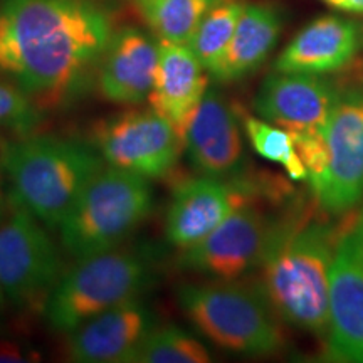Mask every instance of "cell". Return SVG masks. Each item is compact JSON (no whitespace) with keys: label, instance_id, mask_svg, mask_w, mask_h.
<instances>
[{"label":"cell","instance_id":"cell-12","mask_svg":"<svg viewBox=\"0 0 363 363\" xmlns=\"http://www.w3.org/2000/svg\"><path fill=\"white\" fill-rule=\"evenodd\" d=\"M254 189L224 177L202 175L175 190L165 219V235L174 246L187 249L220 225L235 208L254 201Z\"/></svg>","mask_w":363,"mask_h":363},{"label":"cell","instance_id":"cell-29","mask_svg":"<svg viewBox=\"0 0 363 363\" xmlns=\"http://www.w3.org/2000/svg\"><path fill=\"white\" fill-rule=\"evenodd\" d=\"M4 299H6V294H4L2 289H0V310H2V306H4Z\"/></svg>","mask_w":363,"mask_h":363},{"label":"cell","instance_id":"cell-8","mask_svg":"<svg viewBox=\"0 0 363 363\" xmlns=\"http://www.w3.org/2000/svg\"><path fill=\"white\" fill-rule=\"evenodd\" d=\"M43 225L16 203L0 220V289L19 306L45 301L61 278V256Z\"/></svg>","mask_w":363,"mask_h":363},{"label":"cell","instance_id":"cell-22","mask_svg":"<svg viewBox=\"0 0 363 363\" xmlns=\"http://www.w3.org/2000/svg\"><path fill=\"white\" fill-rule=\"evenodd\" d=\"M238 111L242 118V128L257 155L283 167L291 180H308L306 167L299 157L291 131L272 125L261 116L256 118L242 110Z\"/></svg>","mask_w":363,"mask_h":363},{"label":"cell","instance_id":"cell-16","mask_svg":"<svg viewBox=\"0 0 363 363\" xmlns=\"http://www.w3.org/2000/svg\"><path fill=\"white\" fill-rule=\"evenodd\" d=\"M158 66L150 108L174 126L180 138L208 91L207 69L189 44L158 40Z\"/></svg>","mask_w":363,"mask_h":363},{"label":"cell","instance_id":"cell-3","mask_svg":"<svg viewBox=\"0 0 363 363\" xmlns=\"http://www.w3.org/2000/svg\"><path fill=\"white\" fill-rule=\"evenodd\" d=\"M104 165L96 148L57 136H27L2 153L12 203L51 229L59 227Z\"/></svg>","mask_w":363,"mask_h":363},{"label":"cell","instance_id":"cell-20","mask_svg":"<svg viewBox=\"0 0 363 363\" xmlns=\"http://www.w3.org/2000/svg\"><path fill=\"white\" fill-rule=\"evenodd\" d=\"M216 0H135L136 11L158 40L190 44Z\"/></svg>","mask_w":363,"mask_h":363},{"label":"cell","instance_id":"cell-18","mask_svg":"<svg viewBox=\"0 0 363 363\" xmlns=\"http://www.w3.org/2000/svg\"><path fill=\"white\" fill-rule=\"evenodd\" d=\"M363 43L357 22L323 16L294 35L274 62V71L326 74L343 69L355 59Z\"/></svg>","mask_w":363,"mask_h":363},{"label":"cell","instance_id":"cell-13","mask_svg":"<svg viewBox=\"0 0 363 363\" xmlns=\"http://www.w3.org/2000/svg\"><path fill=\"white\" fill-rule=\"evenodd\" d=\"M153 328V313L130 299L71 331L67 357L78 363H133Z\"/></svg>","mask_w":363,"mask_h":363},{"label":"cell","instance_id":"cell-2","mask_svg":"<svg viewBox=\"0 0 363 363\" xmlns=\"http://www.w3.org/2000/svg\"><path fill=\"white\" fill-rule=\"evenodd\" d=\"M347 219L333 224L311 216L276 222L261 262L262 294L279 320L318 337L330 323V272Z\"/></svg>","mask_w":363,"mask_h":363},{"label":"cell","instance_id":"cell-28","mask_svg":"<svg viewBox=\"0 0 363 363\" xmlns=\"http://www.w3.org/2000/svg\"><path fill=\"white\" fill-rule=\"evenodd\" d=\"M4 214V195H2V187H0V219H2Z\"/></svg>","mask_w":363,"mask_h":363},{"label":"cell","instance_id":"cell-14","mask_svg":"<svg viewBox=\"0 0 363 363\" xmlns=\"http://www.w3.org/2000/svg\"><path fill=\"white\" fill-rule=\"evenodd\" d=\"M337 94L333 84L320 74L276 71L261 84L254 110L272 125L303 133L323 128Z\"/></svg>","mask_w":363,"mask_h":363},{"label":"cell","instance_id":"cell-23","mask_svg":"<svg viewBox=\"0 0 363 363\" xmlns=\"http://www.w3.org/2000/svg\"><path fill=\"white\" fill-rule=\"evenodd\" d=\"M211 353L203 343L177 326L153 328L133 363H207Z\"/></svg>","mask_w":363,"mask_h":363},{"label":"cell","instance_id":"cell-25","mask_svg":"<svg viewBox=\"0 0 363 363\" xmlns=\"http://www.w3.org/2000/svg\"><path fill=\"white\" fill-rule=\"evenodd\" d=\"M39 355L30 348L16 342H0V363L38 362Z\"/></svg>","mask_w":363,"mask_h":363},{"label":"cell","instance_id":"cell-6","mask_svg":"<svg viewBox=\"0 0 363 363\" xmlns=\"http://www.w3.org/2000/svg\"><path fill=\"white\" fill-rule=\"evenodd\" d=\"M148 281L138 254L111 249L78 259L52 288L44 315L56 331L71 333L91 318L136 299Z\"/></svg>","mask_w":363,"mask_h":363},{"label":"cell","instance_id":"cell-10","mask_svg":"<svg viewBox=\"0 0 363 363\" xmlns=\"http://www.w3.org/2000/svg\"><path fill=\"white\" fill-rule=\"evenodd\" d=\"M93 140L106 165L147 179L169 174L184 148L174 126L152 108L101 121L93 131Z\"/></svg>","mask_w":363,"mask_h":363},{"label":"cell","instance_id":"cell-21","mask_svg":"<svg viewBox=\"0 0 363 363\" xmlns=\"http://www.w3.org/2000/svg\"><path fill=\"white\" fill-rule=\"evenodd\" d=\"M244 7L246 4L242 0H216L195 30L189 45L208 74L217 69L225 54Z\"/></svg>","mask_w":363,"mask_h":363},{"label":"cell","instance_id":"cell-11","mask_svg":"<svg viewBox=\"0 0 363 363\" xmlns=\"http://www.w3.org/2000/svg\"><path fill=\"white\" fill-rule=\"evenodd\" d=\"M276 222L254 201L235 208L211 234L184 249L180 266L216 281H235L259 267Z\"/></svg>","mask_w":363,"mask_h":363},{"label":"cell","instance_id":"cell-9","mask_svg":"<svg viewBox=\"0 0 363 363\" xmlns=\"http://www.w3.org/2000/svg\"><path fill=\"white\" fill-rule=\"evenodd\" d=\"M325 358L363 363V212L348 214L331 264Z\"/></svg>","mask_w":363,"mask_h":363},{"label":"cell","instance_id":"cell-27","mask_svg":"<svg viewBox=\"0 0 363 363\" xmlns=\"http://www.w3.org/2000/svg\"><path fill=\"white\" fill-rule=\"evenodd\" d=\"M323 2L335 9H342V11H345V6H347V0H323Z\"/></svg>","mask_w":363,"mask_h":363},{"label":"cell","instance_id":"cell-19","mask_svg":"<svg viewBox=\"0 0 363 363\" xmlns=\"http://www.w3.org/2000/svg\"><path fill=\"white\" fill-rule=\"evenodd\" d=\"M281 33V17L276 9L264 4H249L235 27L217 69L219 81H238L257 69L274 49Z\"/></svg>","mask_w":363,"mask_h":363},{"label":"cell","instance_id":"cell-17","mask_svg":"<svg viewBox=\"0 0 363 363\" xmlns=\"http://www.w3.org/2000/svg\"><path fill=\"white\" fill-rule=\"evenodd\" d=\"M158 43L136 27H123L101 57L98 88L116 104H138L148 99L158 66Z\"/></svg>","mask_w":363,"mask_h":363},{"label":"cell","instance_id":"cell-1","mask_svg":"<svg viewBox=\"0 0 363 363\" xmlns=\"http://www.w3.org/2000/svg\"><path fill=\"white\" fill-rule=\"evenodd\" d=\"M113 34L94 0H0V74L29 96L61 99L101 61Z\"/></svg>","mask_w":363,"mask_h":363},{"label":"cell","instance_id":"cell-7","mask_svg":"<svg viewBox=\"0 0 363 363\" xmlns=\"http://www.w3.org/2000/svg\"><path fill=\"white\" fill-rule=\"evenodd\" d=\"M321 133L325 165L310 187L318 208L343 217L363 201V91H338Z\"/></svg>","mask_w":363,"mask_h":363},{"label":"cell","instance_id":"cell-24","mask_svg":"<svg viewBox=\"0 0 363 363\" xmlns=\"http://www.w3.org/2000/svg\"><path fill=\"white\" fill-rule=\"evenodd\" d=\"M40 121V111L34 98L17 84L0 81V130L27 133Z\"/></svg>","mask_w":363,"mask_h":363},{"label":"cell","instance_id":"cell-5","mask_svg":"<svg viewBox=\"0 0 363 363\" xmlns=\"http://www.w3.org/2000/svg\"><path fill=\"white\" fill-rule=\"evenodd\" d=\"M177 299L190 323L217 347L252 357L284 347L278 315L262 291L235 281H216L180 286Z\"/></svg>","mask_w":363,"mask_h":363},{"label":"cell","instance_id":"cell-15","mask_svg":"<svg viewBox=\"0 0 363 363\" xmlns=\"http://www.w3.org/2000/svg\"><path fill=\"white\" fill-rule=\"evenodd\" d=\"M184 148L202 175L227 177L242 158L239 111L216 91L208 89L190 118L184 133Z\"/></svg>","mask_w":363,"mask_h":363},{"label":"cell","instance_id":"cell-4","mask_svg":"<svg viewBox=\"0 0 363 363\" xmlns=\"http://www.w3.org/2000/svg\"><path fill=\"white\" fill-rule=\"evenodd\" d=\"M153 207L147 177L104 165L59 224L61 244L76 259L116 249Z\"/></svg>","mask_w":363,"mask_h":363},{"label":"cell","instance_id":"cell-26","mask_svg":"<svg viewBox=\"0 0 363 363\" xmlns=\"http://www.w3.org/2000/svg\"><path fill=\"white\" fill-rule=\"evenodd\" d=\"M345 11L355 12V13H363V0H347Z\"/></svg>","mask_w":363,"mask_h":363}]
</instances>
